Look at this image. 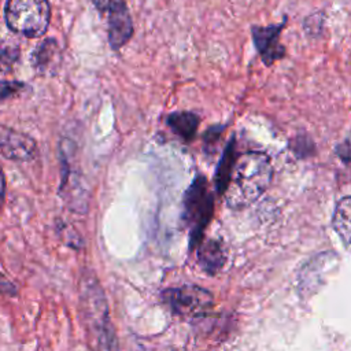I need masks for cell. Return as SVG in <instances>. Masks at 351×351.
<instances>
[{
	"mask_svg": "<svg viewBox=\"0 0 351 351\" xmlns=\"http://www.w3.org/2000/svg\"><path fill=\"white\" fill-rule=\"evenodd\" d=\"M273 177L270 158L265 152L250 151L234 158L222 192L230 208H245L261 197Z\"/></svg>",
	"mask_w": 351,
	"mask_h": 351,
	"instance_id": "1",
	"label": "cell"
},
{
	"mask_svg": "<svg viewBox=\"0 0 351 351\" xmlns=\"http://www.w3.org/2000/svg\"><path fill=\"white\" fill-rule=\"evenodd\" d=\"M214 213V196L206 177L196 176L185 192L182 203V219L189 228V247H196L204 234V229Z\"/></svg>",
	"mask_w": 351,
	"mask_h": 351,
	"instance_id": "2",
	"label": "cell"
},
{
	"mask_svg": "<svg viewBox=\"0 0 351 351\" xmlns=\"http://www.w3.org/2000/svg\"><path fill=\"white\" fill-rule=\"evenodd\" d=\"M4 16L10 30L36 38L49 26L51 5L48 0H7Z\"/></svg>",
	"mask_w": 351,
	"mask_h": 351,
	"instance_id": "3",
	"label": "cell"
},
{
	"mask_svg": "<svg viewBox=\"0 0 351 351\" xmlns=\"http://www.w3.org/2000/svg\"><path fill=\"white\" fill-rule=\"evenodd\" d=\"M84 311L88 321V328L93 333V337L97 341V346L101 348L117 347L114 330L108 318V308L104 299V295L100 287L88 278L84 284Z\"/></svg>",
	"mask_w": 351,
	"mask_h": 351,
	"instance_id": "4",
	"label": "cell"
},
{
	"mask_svg": "<svg viewBox=\"0 0 351 351\" xmlns=\"http://www.w3.org/2000/svg\"><path fill=\"white\" fill-rule=\"evenodd\" d=\"M162 299L171 313L181 318L203 317L214 304L213 293L195 284L167 288L162 292Z\"/></svg>",
	"mask_w": 351,
	"mask_h": 351,
	"instance_id": "5",
	"label": "cell"
},
{
	"mask_svg": "<svg viewBox=\"0 0 351 351\" xmlns=\"http://www.w3.org/2000/svg\"><path fill=\"white\" fill-rule=\"evenodd\" d=\"M287 21L288 19L285 16L282 22L276 25H267V26L252 25L251 26L252 43L262 62L266 66H271L274 62L285 56V47L280 43V36L284 27L287 26Z\"/></svg>",
	"mask_w": 351,
	"mask_h": 351,
	"instance_id": "6",
	"label": "cell"
},
{
	"mask_svg": "<svg viewBox=\"0 0 351 351\" xmlns=\"http://www.w3.org/2000/svg\"><path fill=\"white\" fill-rule=\"evenodd\" d=\"M36 140L19 130L0 123V156L14 162H29L37 156Z\"/></svg>",
	"mask_w": 351,
	"mask_h": 351,
	"instance_id": "7",
	"label": "cell"
},
{
	"mask_svg": "<svg viewBox=\"0 0 351 351\" xmlns=\"http://www.w3.org/2000/svg\"><path fill=\"white\" fill-rule=\"evenodd\" d=\"M107 18V40L111 49L118 51L129 43L133 36L134 27L129 8L119 10L114 14H110Z\"/></svg>",
	"mask_w": 351,
	"mask_h": 351,
	"instance_id": "8",
	"label": "cell"
},
{
	"mask_svg": "<svg viewBox=\"0 0 351 351\" xmlns=\"http://www.w3.org/2000/svg\"><path fill=\"white\" fill-rule=\"evenodd\" d=\"M60 47L55 38L43 40L32 52L30 62L38 74H53L60 64Z\"/></svg>",
	"mask_w": 351,
	"mask_h": 351,
	"instance_id": "9",
	"label": "cell"
},
{
	"mask_svg": "<svg viewBox=\"0 0 351 351\" xmlns=\"http://www.w3.org/2000/svg\"><path fill=\"white\" fill-rule=\"evenodd\" d=\"M197 262L203 271L210 276L217 274L226 262V252L219 240L210 239L197 245Z\"/></svg>",
	"mask_w": 351,
	"mask_h": 351,
	"instance_id": "10",
	"label": "cell"
},
{
	"mask_svg": "<svg viewBox=\"0 0 351 351\" xmlns=\"http://www.w3.org/2000/svg\"><path fill=\"white\" fill-rule=\"evenodd\" d=\"M169 128L184 141H192L199 128V117L189 111L173 112L166 119Z\"/></svg>",
	"mask_w": 351,
	"mask_h": 351,
	"instance_id": "11",
	"label": "cell"
},
{
	"mask_svg": "<svg viewBox=\"0 0 351 351\" xmlns=\"http://www.w3.org/2000/svg\"><path fill=\"white\" fill-rule=\"evenodd\" d=\"M332 225L335 232L343 241L344 247L348 248L351 234V197L348 195L337 202L333 213Z\"/></svg>",
	"mask_w": 351,
	"mask_h": 351,
	"instance_id": "12",
	"label": "cell"
},
{
	"mask_svg": "<svg viewBox=\"0 0 351 351\" xmlns=\"http://www.w3.org/2000/svg\"><path fill=\"white\" fill-rule=\"evenodd\" d=\"M234 138H232L223 154H222V158H221V162L218 165V169H217V174H215V186H217V192L222 195L223 189H225V185H226V181H228V176H229V171H230V167H232V163L234 160Z\"/></svg>",
	"mask_w": 351,
	"mask_h": 351,
	"instance_id": "13",
	"label": "cell"
},
{
	"mask_svg": "<svg viewBox=\"0 0 351 351\" xmlns=\"http://www.w3.org/2000/svg\"><path fill=\"white\" fill-rule=\"evenodd\" d=\"M19 48L12 44H0V73H7L19 59Z\"/></svg>",
	"mask_w": 351,
	"mask_h": 351,
	"instance_id": "14",
	"label": "cell"
},
{
	"mask_svg": "<svg viewBox=\"0 0 351 351\" xmlns=\"http://www.w3.org/2000/svg\"><path fill=\"white\" fill-rule=\"evenodd\" d=\"M26 85L21 81H8V80H0V103L15 97L18 93H21Z\"/></svg>",
	"mask_w": 351,
	"mask_h": 351,
	"instance_id": "15",
	"label": "cell"
},
{
	"mask_svg": "<svg viewBox=\"0 0 351 351\" xmlns=\"http://www.w3.org/2000/svg\"><path fill=\"white\" fill-rule=\"evenodd\" d=\"M90 1L96 8V11H99V14L106 16L128 7L125 0H90Z\"/></svg>",
	"mask_w": 351,
	"mask_h": 351,
	"instance_id": "16",
	"label": "cell"
},
{
	"mask_svg": "<svg viewBox=\"0 0 351 351\" xmlns=\"http://www.w3.org/2000/svg\"><path fill=\"white\" fill-rule=\"evenodd\" d=\"M0 295L10 296V298H14L18 295L16 285L1 271H0Z\"/></svg>",
	"mask_w": 351,
	"mask_h": 351,
	"instance_id": "17",
	"label": "cell"
},
{
	"mask_svg": "<svg viewBox=\"0 0 351 351\" xmlns=\"http://www.w3.org/2000/svg\"><path fill=\"white\" fill-rule=\"evenodd\" d=\"M336 152L340 156V159L344 160V163H348V156H350V143H348V138H346L344 143L340 144V147L336 148Z\"/></svg>",
	"mask_w": 351,
	"mask_h": 351,
	"instance_id": "18",
	"label": "cell"
},
{
	"mask_svg": "<svg viewBox=\"0 0 351 351\" xmlns=\"http://www.w3.org/2000/svg\"><path fill=\"white\" fill-rule=\"evenodd\" d=\"M4 196H5V176L0 167V207L3 206Z\"/></svg>",
	"mask_w": 351,
	"mask_h": 351,
	"instance_id": "19",
	"label": "cell"
}]
</instances>
